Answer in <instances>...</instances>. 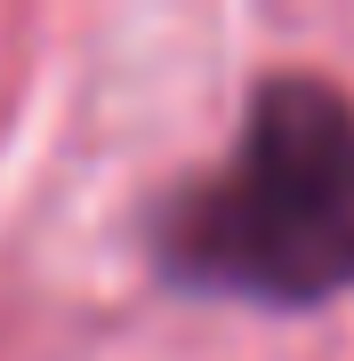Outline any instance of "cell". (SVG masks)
Segmentation results:
<instances>
[{"mask_svg":"<svg viewBox=\"0 0 354 361\" xmlns=\"http://www.w3.org/2000/svg\"><path fill=\"white\" fill-rule=\"evenodd\" d=\"M153 273L194 297L306 313L354 289V104L314 73H274L234 153L153 217Z\"/></svg>","mask_w":354,"mask_h":361,"instance_id":"cell-1","label":"cell"}]
</instances>
